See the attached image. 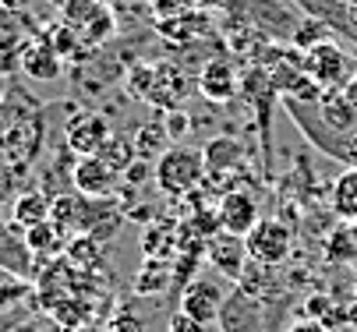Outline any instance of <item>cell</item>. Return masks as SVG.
Instances as JSON below:
<instances>
[{
	"mask_svg": "<svg viewBox=\"0 0 357 332\" xmlns=\"http://www.w3.org/2000/svg\"><path fill=\"white\" fill-rule=\"evenodd\" d=\"M43 110L25 96H4V103H0V159L15 170L36 163V156L43 152Z\"/></svg>",
	"mask_w": 357,
	"mask_h": 332,
	"instance_id": "cell-1",
	"label": "cell"
},
{
	"mask_svg": "<svg viewBox=\"0 0 357 332\" xmlns=\"http://www.w3.org/2000/svg\"><path fill=\"white\" fill-rule=\"evenodd\" d=\"M156 187L170 198H188L191 191H198L206 184V149L184 145V141H174V145L156 159Z\"/></svg>",
	"mask_w": 357,
	"mask_h": 332,
	"instance_id": "cell-2",
	"label": "cell"
},
{
	"mask_svg": "<svg viewBox=\"0 0 357 332\" xmlns=\"http://www.w3.org/2000/svg\"><path fill=\"white\" fill-rule=\"evenodd\" d=\"M244 244H248V258L262 269H276L290 258L294 251V233L287 223L280 219H259L248 233H244Z\"/></svg>",
	"mask_w": 357,
	"mask_h": 332,
	"instance_id": "cell-3",
	"label": "cell"
},
{
	"mask_svg": "<svg viewBox=\"0 0 357 332\" xmlns=\"http://www.w3.org/2000/svg\"><path fill=\"white\" fill-rule=\"evenodd\" d=\"M61 4H64V11H61L64 22L82 35V42L89 50L114 35V15L99 0H61Z\"/></svg>",
	"mask_w": 357,
	"mask_h": 332,
	"instance_id": "cell-4",
	"label": "cell"
},
{
	"mask_svg": "<svg viewBox=\"0 0 357 332\" xmlns=\"http://www.w3.org/2000/svg\"><path fill=\"white\" fill-rule=\"evenodd\" d=\"M304 71L315 78V85L326 92V88H343V81L350 78V57L343 54V46L333 42V39H322L315 42L312 50H304Z\"/></svg>",
	"mask_w": 357,
	"mask_h": 332,
	"instance_id": "cell-5",
	"label": "cell"
},
{
	"mask_svg": "<svg viewBox=\"0 0 357 332\" xmlns=\"http://www.w3.org/2000/svg\"><path fill=\"white\" fill-rule=\"evenodd\" d=\"M18 68L25 71V78H32L39 85H50V81H57L64 74V57L50 46L46 35H36L18 50Z\"/></svg>",
	"mask_w": 357,
	"mask_h": 332,
	"instance_id": "cell-6",
	"label": "cell"
},
{
	"mask_svg": "<svg viewBox=\"0 0 357 332\" xmlns=\"http://www.w3.org/2000/svg\"><path fill=\"white\" fill-rule=\"evenodd\" d=\"M216 219H220V230L223 233H237L244 237L255 223H259V202H255L251 191H241V187H230V191L220 195V205H216Z\"/></svg>",
	"mask_w": 357,
	"mask_h": 332,
	"instance_id": "cell-7",
	"label": "cell"
},
{
	"mask_svg": "<svg viewBox=\"0 0 357 332\" xmlns=\"http://www.w3.org/2000/svg\"><path fill=\"white\" fill-rule=\"evenodd\" d=\"M75 191L85 195V198H110L117 191V184H121V173L103 163L99 156H82L75 163Z\"/></svg>",
	"mask_w": 357,
	"mask_h": 332,
	"instance_id": "cell-8",
	"label": "cell"
},
{
	"mask_svg": "<svg viewBox=\"0 0 357 332\" xmlns=\"http://www.w3.org/2000/svg\"><path fill=\"white\" fill-rule=\"evenodd\" d=\"M223 304H227V294H223V287L216 279H191L184 287V297H181V311H188L202 325L220 322Z\"/></svg>",
	"mask_w": 357,
	"mask_h": 332,
	"instance_id": "cell-9",
	"label": "cell"
},
{
	"mask_svg": "<svg viewBox=\"0 0 357 332\" xmlns=\"http://www.w3.org/2000/svg\"><path fill=\"white\" fill-rule=\"evenodd\" d=\"M110 134H114L110 124L99 117V113H78L64 127V141H68V149L75 156H96L110 141Z\"/></svg>",
	"mask_w": 357,
	"mask_h": 332,
	"instance_id": "cell-10",
	"label": "cell"
},
{
	"mask_svg": "<svg viewBox=\"0 0 357 332\" xmlns=\"http://www.w3.org/2000/svg\"><path fill=\"white\" fill-rule=\"evenodd\" d=\"M206 255L213 262V269L234 283H241L244 269H248V244H244V237L237 233H213L209 237V244H206Z\"/></svg>",
	"mask_w": 357,
	"mask_h": 332,
	"instance_id": "cell-11",
	"label": "cell"
},
{
	"mask_svg": "<svg viewBox=\"0 0 357 332\" xmlns=\"http://www.w3.org/2000/svg\"><path fill=\"white\" fill-rule=\"evenodd\" d=\"M0 269H8L15 276H25V279L36 272V255L29 248V237L15 219L11 223L0 219Z\"/></svg>",
	"mask_w": 357,
	"mask_h": 332,
	"instance_id": "cell-12",
	"label": "cell"
},
{
	"mask_svg": "<svg viewBox=\"0 0 357 332\" xmlns=\"http://www.w3.org/2000/svg\"><path fill=\"white\" fill-rule=\"evenodd\" d=\"M198 88L209 103H230L234 92H237V74L227 61H213V64H206V71H202Z\"/></svg>",
	"mask_w": 357,
	"mask_h": 332,
	"instance_id": "cell-13",
	"label": "cell"
},
{
	"mask_svg": "<svg viewBox=\"0 0 357 332\" xmlns=\"http://www.w3.org/2000/svg\"><path fill=\"white\" fill-rule=\"evenodd\" d=\"M241 145L234 138H213L206 145V177H227L241 163Z\"/></svg>",
	"mask_w": 357,
	"mask_h": 332,
	"instance_id": "cell-14",
	"label": "cell"
},
{
	"mask_svg": "<svg viewBox=\"0 0 357 332\" xmlns=\"http://www.w3.org/2000/svg\"><path fill=\"white\" fill-rule=\"evenodd\" d=\"M50 209H54V202H50L43 191H22V195H15V202H11V219H15L22 230H29V226H36V223H46V219H50Z\"/></svg>",
	"mask_w": 357,
	"mask_h": 332,
	"instance_id": "cell-15",
	"label": "cell"
},
{
	"mask_svg": "<svg viewBox=\"0 0 357 332\" xmlns=\"http://www.w3.org/2000/svg\"><path fill=\"white\" fill-rule=\"evenodd\" d=\"M333 209L343 223H357V166L343 170L333 184Z\"/></svg>",
	"mask_w": 357,
	"mask_h": 332,
	"instance_id": "cell-16",
	"label": "cell"
},
{
	"mask_svg": "<svg viewBox=\"0 0 357 332\" xmlns=\"http://www.w3.org/2000/svg\"><path fill=\"white\" fill-rule=\"evenodd\" d=\"M170 145H174V141H170V134H167L163 120L142 124V127H138V134H135V152H138V159H152V156L160 159Z\"/></svg>",
	"mask_w": 357,
	"mask_h": 332,
	"instance_id": "cell-17",
	"label": "cell"
},
{
	"mask_svg": "<svg viewBox=\"0 0 357 332\" xmlns=\"http://www.w3.org/2000/svg\"><path fill=\"white\" fill-rule=\"evenodd\" d=\"M25 237H29V248H32V255H36V258H46V255H54V251L61 248V237H64V230H61L54 219H46V223L29 226V230H25Z\"/></svg>",
	"mask_w": 357,
	"mask_h": 332,
	"instance_id": "cell-18",
	"label": "cell"
},
{
	"mask_svg": "<svg viewBox=\"0 0 357 332\" xmlns=\"http://www.w3.org/2000/svg\"><path fill=\"white\" fill-rule=\"evenodd\" d=\"M29 279L25 276H15L8 269H0V311H11L15 304H22L29 297Z\"/></svg>",
	"mask_w": 357,
	"mask_h": 332,
	"instance_id": "cell-19",
	"label": "cell"
},
{
	"mask_svg": "<svg viewBox=\"0 0 357 332\" xmlns=\"http://www.w3.org/2000/svg\"><path fill=\"white\" fill-rule=\"evenodd\" d=\"M329 32H326V25L322 22H304L301 29H294V42L297 46H304V50H312L315 42H322Z\"/></svg>",
	"mask_w": 357,
	"mask_h": 332,
	"instance_id": "cell-20",
	"label": "cell"
},
{
	"mask_svg": "<svg viewBox=\"0 0 357 332\" xmlns=\"http://www.w3.org/2000/svg\"><path fill=\"white\" fill-rule=\"evenodd\" d=\"M163 127H167L170 141H181V138L191 131V117H188V113H181V110H170V113H167V120H163Z\"/></svg>",
	"mask_w": 357,
	"mask_h": 332,
	"instance_id": "cell-21",
	"label": "cell"
},
{
	"mask_svg": "<svg viewBox=\"0 0 357 332\" xmlns=\"http://www.w3.org/2000/svg\"><path fill=\"white\" fill-rule=\"evenodd\" d=\"M163 287H167L163 265H160V272H152V276H149V269L138 276V294H163Z\"/></svg>",
	"mask_w": 357,
	"mask_h": 332,
	"instance_id": "cell-22",
	"label": "cell"
},
{
	"mask_svg": "<svg viewBox=\"0 0 357 332\" xmlns=\"http://www.w3.org/2000/svg\"><path fill=\"white\" fill-rule=\"evenodd\" d=\"M167 332H206V325H202L198 318H191L188 311H177V315L167 322Z\"/></svg>",
	"mask_w": 357,
	"mask_h": 332,
	"instance_id": "cell-23",
	"label": "cell"
},
{
	"mask_svg": "<svg viewBox=\"0 0 357 332\" xmlns=\"http://www.w3.org/2000/svg\"><path fill=\"white\" fill-rule=\"evenodd\" d=\"M11 195H15V177H11V170H4V166H0V209L15 202Z\"/></svg>",
	"mask_w": 357,
	"mask_h": 332,
	"instance_id": "cell-24",
	"label": "cell"
},
{
	"mask_svg": "<svg viewBox=\"0 0 357 332\" xmlns=\"http://www.w3.org/2000/svg\"><path fill=\"white\" fill-rule=\"evenodd\" d=\"M343 96H347V103L357 110V74H350V78L343 81Z\"/></svg>",
	"mask_w": 357,
	"mask_h": 332,
	"instance_id": "cell-25",
	"label": "cell"
},
{
	"mask_svg": "<svg viewBox=\"0 0 357 332\" xmlns=\"http://www.w3.org/2000/svg\"><path fill=\"white\" fill-rule=\"evenodd\" d=\"M287 332H326V329H322L319 322H294Z\"/></svg>",
	"mask_w": 357,
	"mask_h": 332,
	"instance_id": "cell-26",
	"label": "cell"
},
{
	"mask_svg": "<svg viewBox=\"0 0 357 332\" xmlns=\"http://www.w3.org/2000/svg\"><path fill=\"white\" fill-rule=\"evenodd\" d=\"M0 8H4V11H25L29 0H0Z\"/></svg>",
	"mask_w": 357,
	"mask_h": 332,
	"instance_id": "cell-27",
	"label": "cell"
},
{
	"mask_svg": "<svg viewBox=\"0 0 357 332\" xmlns=\"http://www.w3.org/2000/svg\"><path fill=\"white\" fill-rule=\"evenodd\" d=\"M347 8V18H350V25L357 29V0H350V4H343Z\"/></svg>",
	"mask_w": 357,
	"mask_h": 332,
	"instance_id": "cell-28",
	"label": "cell"
},
{
	"mask_svg": "<svg viewBox=\"0 0 357 332\" xmlns=\"http://www.w3.org/2000/svg\"><path fill=\"white\" fill-rule=\"evenodd\" d=\"M78 332H103V329H85V325H78Z\"/></svg>",
	"mask_w": 357,
	"mask_h": 332,
	"instance_id": "cell-29",
	"label": "cell"
},
{
	"mask_svg": "<svg viewBox=\"0 0 357 332\" xmlns=\"http://www.w3.org/2000/svg\"><path fill=\"white\" fill-rule=\"evenodd\" d=\"M329 4H350V0H329Z\"/></svg>",
	"mask_w": 357,
	"mask_h": 332,
	"instance_id": "cell-30",
	"label": "cell"
},
{
	"mask_svg": "<svg viewBox=\"0 0 357 332\" xmlns=\"http://www.w3.org/2000/svg\"><path fill=\"white\" fill-rule=\"evenodd\" d=\"M0 103H4V92H0Z\"/></svg>",
	"mask_w": 357,
	"mask_h": 332,
	"instance_id": "cell-31",
	"label": "cell"
}]
</instances>
